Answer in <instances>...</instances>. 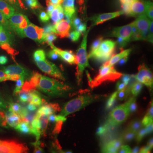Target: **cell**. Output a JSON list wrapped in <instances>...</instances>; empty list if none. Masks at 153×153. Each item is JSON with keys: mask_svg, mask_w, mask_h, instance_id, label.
<instances>
[{"mask_svg": "<svg viewBox=\"0 0 153 153\" xmlns=\"http://www.w3.org/2000/svg\"><path fill=\"white\" fill-rule=\"evenodd\" d=\"M150 0H125L123 10L128 27L142 37L151 30L152 18L149 13Z\"/></svg>", "mask_w": 153, "mask_h": 153, "instance_id": "8992f818", "label": "cell"}, {"mask_svg": "<svg viewBox=\"0 0 153 153\" xmlns=\"http://www.w3.org/2000/svg\"><path fill=\"white\" fill-rule=\"evenodd\" d=\"M152 128H153V107H152ZM152 153H153V145H152Z\"/></svg>", "mask_w": 153, "mask_h": 153, "instance_id": "f1b7e54d", "label": "cell"}, {"mask_svg": "<svg viewBox=\"0 0 153 153\" xmlns=\"http://www.w3.org/2000/svg\"><path fill=\"white\" fill-rule=\"evenodd\" d=\"M141 49L145 51L148 57L153 54V33H151V30L148 31L143 37Z\"/></svg>", "mask_w": 153, "mask_h": 153, "instance_id": "d4e9b609", "label": "cell"}, {"mask_svg": "<svg viewBox=\"0 0 153 153\" xmlns=\"http://www.w3.org/2000/svg\"><path fill=\"white\" fill-rule=\"evenodd\" d=\"M124 2L125 0H92V5L94 10L98 7H102L107 10L113 12L121 10L123 7Z\"/></svg>", "mask_w": 153, "mask_h": 153, "instance_id": "7402d4cb", "label": "cell"}, {"mask_svg": "<svg viewBox=\"0 0 153 153\" xmlns=\"http://www.w3.org/2000/svg\"><path fill=\"white\" fill-rule=\"evenodd\" d=\"M66 117L70 123L91 118L90 105L84 99L71 101L66 107Z\"/></svg>", "mask_w": 153, "mask_h": 153, "instance_id": "7c38bea8", "label": "cell"}, {"mask_svg": "<svg viewBox=\"0 0 153 153\" xmlns=\"http://www.w3.org/2000/svg\"><path fill=\"white\" fill-rule=\"evenodd\" d=\"M62 153H91L88 152H86L84 150H82L81 148L76 147L75 146H70L66 148V150L63 152Z\"/></svg>", "mask_w": 153, "mask_h": 153, "instance_id": "4316f807", "label": "cell"}, {"mask_svg": "<svg viewBox=\"0 0 153 153\" xmlns=\"http://www.w3.org/2000/svg\"><path fill=\"white\" fill-rule=\"evenodd\" d=\"M10 3L13 4L17 8L21 9L27 15L36 18L37 16V10L38 5L36 4L34 0H6Z\"/></svg>", "mask_w": 153, "mask_h": 153, "instance_id": "ffe728a7", "label": "cell"}, {"mask_svg": "<svg viewBox=\"0 0 153 153\" xmlns=\"http://www.w3.org/2000/svg\"><path fill=\"white\" fill-rule=\"evenodd\" d=\"M60 45V44H59L55 34L52 32H49V37L47 38L44 44L42 45V47L39 49L35 57L36 58H48L55 53V51L59 48Z\"/></svg>", "mask_w": 153, "mask_h": 153, "instance_id": "d6986e66", "label": "cell"}, {"mask_svg": "<svg viewBox=\"0 0 153 153\" xmlns=\"http://www.w3.org/2000/svg\"><path fill=\"white\" fill-rule=\"evenodd\" d=\"M1 137L15 149L36 150L41 153H60L61 146L55 139L38 129H23Z\"/></svg>", "mask_w": 153, "mask_h": 153, "instance_id": "3957f363", "label": "cell"}, {"mask_svg": "<svg viewBox=\"0 0 153 153\" xmlns=\"http://www.w3.org/2000/svg\"><path fill=\"white\" fill-rule=\"evenodd\" d=\"M31 65L39 74L47 76L55 74L76 85L85 84L87 59L60 45L48 58H32Z\"/></svg>", "mask_w": 153, "mask_h": 153, "instance_id": "6da1fadb", "label": "cell"}, {"mask_svg": "<svg viewBox=\"0 0 153 153\" xmlns=\"http://www.w3.org/2000/svg\"><path fill=\"white\" fill-rule=\"evenodd\" d=\"M149 58L151 59V60H152V61H153V54H152V55H150V57H149Z\"/></svg>", "mask_w": 153, "mask_h": 153, "instance_id": "f546056e", "label": "cell"}, {"mask_svg": "<svg viewBox=\"0 0 153 153\" xmlns=\"http://www.w3.org/2000/svg\"><path fill=\"white\" fill-rule=\"evenodd\" d=\"M87 59V70H92L102 66H108L107 50L97 48L88 52L86 56Z\"/></svg>", "mask_w": 153, "mask_h": 153, "instance_id": "2e32d148", "label": "cell"}, {"mask_svg": "<svg viewBox=\"0 0 153 153\" xmlns=\"http://www.w3.org/2000/svg\"><path fill=\"white\" fill-rule=\"evenodd\" d=\"M0 22L12 38H17L30 25L27 15L6 0H0Z\"/></svg>", "mask_w": 153, "mask_h": 153, "instance_id": "52a82bcc", "label": "cell"}, {"mask_svg": "<svg viewBox=\"0 0 153 153\" xmlns=\"http://www.w3.org/2000/svg\"><path fill=\"white\" fill-rule=\"evenodd\" d=\"M0 94L4 98L10 100L17 108L22 109L25 111H29L30 110L35 107L33 103L27 97L23 95L20 88L16 86H8L0 89Z\"/></svg>", "mask_w": 153, "mask_h": 153, "instance_id": "4fadbf2b", "label": "cell"}, {"mask_svg": "<svg viewBox=\"0 0 153 153\" xmlns=\"http://www.w3.org/2000/svg\"><path fill=\"white\" fill-rule=\"evenodd\" d=\"M124 16L125 14L122 10L113 11L107 18V20L99 28L98 32L100 36H101L104 40L106 50H109L116 44H118L117 38V26Z\"/></svg>", "mask_w": 153, "mask_h": 153, "instance_id": "30bf717a", "label": "cell"}, {"mask_svg": "<svg viewBox=\"0 0 153 153\" xmlns=\"http://www.w3.org/2000/svg\"><path fill=\"white\" fill-rule=\"evenodd\" d=\"M108 66L121 76L135 74L141 58V48L130 39H123L107 50Z\"/></svg>", "mask_w": 153, "mask_h": 153, "instance_id": "277c9868", "label": "cell"}, {"mask_svg": "<svg viewBox=\"0 0 153 153\" xmlns=\"http://www.w3.org/2000/svg\"><path fill=\"white\" fill-rule=\"evenodd\" d=\"M1 50H2V49H1V48H0V51H1Z\"/></svg>", "mask_w": 153, "mask_h": 153, "instance_id": "4dcf8cb0", "label": "cell"}, {"mask_svg": "<svg viewBox=\"0 0 153 153\" xmlns=\"http://www.w3.org/2000/svg\"><path fill=\"white\" fill-rule=\"evenodd\" d=\"M22 65L13 60L7 55L0 62V89L8 86L23 87Z\"/></svg>", "mask_w": 153, "mask_h": 153, "instance_id": "9c48e42d", "label": "cell"}, {"mask_svg": "<svg viewBox=\"0 0 153 153\" xmlns=\"http://www.w3.org/2000/svg\"><path fill=\"white\" fill-rule=\"evenodd\" d=\"M114 76L113 70L108 66H102L92 70H87L85 75V84L92 85L102 94L107 88L105 83Z\"/></svg>", "mask_w": 153, "mask_h": 153, "instance_id": "8fae6325", "label": "cell"}, {"mask_svg": "<svg viewBox=\"0 0 153 153\" xmlns=\"http://www.w3.org/2000/svg\"><path fill=\"white\" fill-rule=\"evenodd\" d=\"M102 95L109 100L117 109L119 115L131 124L140 128H152V113L143 102L125 100L110 93L108 90H105Z\"/></svg>", "mask_w": 153, "mask_h": 153, "instance_id": "5b68a950", "label": "cell"}, {"mask_svg": "<svg viewBox=\"0 0 153 153\" xmlns=\"http://www.w3.org/2000/svg\"><path fill=\"white\" fill-rule=\"evenodd\" d=\"M5 56H6L5 52H4V50H1V51H0V62L5 58Z\"/></svg>", "mask_w": 153, "mask_h": 153, "instance_id": "83f0119b", "label": "cell"}, {"mask_svg": "<svg viewBox=\"0 0 153 153\" xmlns=\"http://www.w3.org/2000/svg\"><path fill=\"white\" fill-rule=\"evenodd\" d=\"M73 131L82 141L105 153H128L111 130L89 118L71 123Z\"/></svg>", "mask_w": 153, "mask_h": 153, "instance_id": "7a4b0ae2", "label": "cell"}, {"mask_svg": "<svg viewBox=\"0 0 153 153\" xmlns=\"http://www.w3.org/2000/svg\"><path fill=\"white\" fill-rule=\"evenodd\" d=\"M135 74L146 83H153V61H147L138 66Z\"/></svg>", "mask_w": 153, "mask_h": 153, "instance_id": "44dd1931", "label": "cell"}, {"mask_svg": "<svg viewBox=\"0 0 153 153\" xmlns=\"http://www.w3.org/2000/svg\"><path fill=\"white\" fill-rule=\"evenodd\" d=\"M94 111L100 117L105 120H111L119 115V112L114 106V105L109 100L105 98L103 100H100L95 105Z\"/></svg>", "mask_w": 153, "mask_h": 153, "instance_id": "ac0fdd59", "label": "cell"}, {"mask_svg": "<svg viewBox=\"0 0 153 153\" xmlns=\"http://www.w3.org/2000/svg\"><path fill=\"white\" fill-rule=\"evenodd\" d=\"M0 153H41L36 150H19L10 146L5 140H0Z\"/></svg>", "mask_w": 153, "mask_h": 153, "instance_id": "484cf974", "label": "cell"}, {"mask_svg": "<svg viewBox=\"0 0 153 153\" xmlns=\"http://www.w3.org/2000/svg\"><path fill=\"white\" fill-rule=\"evenodd\" d=\"M77 34L80 41L87 45L96 44L100 37V33L97 29L88 22H82L80 25Z\"/></svg>", "mask_w": 153, "mask_h": 153, "instance_id": "e0dca14e", "label": "cell"}, {"mask_svg": "<svg viewBox=\"0 0 153 153\" xmlns=\"http://www.w3.org/2000/svg\"><path fill=\"white\" fill-rule=\"evenodd\" d=\"M0 48L5 52L6 55L13 60L22 64L23 58L19 52L16 39L11 37L4 26L0 22Z\"/></svg>", "mask_w": 153, "mask_h": 153, "instance_id": "5bb4252c", "label": "cell"}, {"mask_svg": "<svg viewBox=\"0 0 153 153\" xmlns=\"http://www.w3.org/2000/svg\"><path fill=\"white\" fill-rule=\"evenodd\" d=\"M94 24L93 26L99 30V28L101 27V25L104 23L107 18L110 16V15L111 14V12L107 10H105L102 7H98L95 8L94 10Z\"/></svg>", "mask_w": 153, "mask_h": 153, "instance_id": "603a6c76", "label": "cell"}, {"mask_svg": "<svg viewBox=\"0 0 153 153\" xmlns=\"http://www.w3.org/2000/svg\"><path fill=\"white\" fill-rule=\"evenodd\" d=\"M51 7L58 16L63 18L76 17L80 12L75 0H51Z\"/></svg>", "mask_w": 153, "mask_h": 153, "instance_id": "9a60e30c", "label": "cell"}, {"mask_svg": "<svg viewBox=\"0 0 153 153\" xmlns=\"http://www.w3.org/2000/svg\"><path fill=\"white\" fill-rule=\"evenodd\" d=\"M16 123V117L10 111H0V129H9Z\"/></svg>", "mask_w": 153, "mask_h": 153, "instance_id": "cb8c5ba5", "label": "cell"}, {"mask_svg": "<svg viewBox=\"0 0 153 153\" xmlns=\"http://www.w3.org/2000/svg\"><path fill=\"white\" fill-rule=\"evenodd\" d=\"M50 31L37 25H29L16 38L19 52L24 60L35 57L39 49L49 37Z\"/></svg>", "mask_w": 153, "mask_h": 153, "instance_id": "ba28073f", "label": "cell"}]
</instances>
